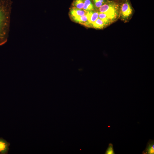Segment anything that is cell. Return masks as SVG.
Masks as SVG:
<instances>
[{
  "mask_svg": "<svg viewBox=\"0 0 154 154\" xmlns=\"http://www.w3.org/2000/svg\"><path fill=\"white\" fill-rule=\"evenodd\" d=\"M12 0H0V46L7 41L9 32Z\"/></svg>",
  "mask_w": 154,
  "mask_h": 154,
  "instance_id": "cell-1",
  "label": "cell"
},
{
  "mask_svg": "<svg viewBox=\"0 0 154 154\" xmlns=\"http://www.w3.org/2000/svg\"><path fill=\"white\" fill-rule=\"evenodd\" d=\"M98 11L106 14L113 22L116 21L119 16L118 0H108Z\"/></svg>",
  "mask_w": 154,
  "mask_h": 154,
  "instance_id": "cell-2",
  "label": "cell"
},
{
  "mask_svg": "<svg viewBox=\"0 0 154 154\" xmlns=\"http://www.w3.org/2000/svg\"><path fill=\"white\" fill-rule=\"evenodd\" d=\"M119 5V16L121 20L128 22L132 17L133 10L130 0H118Z\"/></svg>",
  "mask_w": 154,
  "mask_h": 154,
  "instance_id": "cell-3",
  "label": "cell"
},
{
  "mask_svg": "<svg viewBox=\"0 0 154 154\" xmlns=\"http://www.w3.org/2000/svg\"><path fill=\"white\" fill-rule=\"evenodd\" d=\"M73 21L81 24L85 27L90 28V24L88 22L86 14L85 15L70 18Z\"/></svg>",
  "mask_w": 154,
  "mask_h": 154,
  "instance_id": "cell-4",
  "label": "cell"
},
{
  "mask_svg": "<svg viewBox=\"0 0 154 154\" xmlns=\"http://www.w3.org/2000/svg\"><path fill=\"white\" fill-rule=\"evenodd\" d=\"M86 12L83 9L71 7L70 8L69 14L70 17L71 18L85 15L86 14Z\"/></svg>",
  "mask_w": 154,
  "mask_h": 154,
  "instance_id": "cell-5",
  "label": "cell"
},
{
  "mask_svg": "<svg viewBox=\"0 0 154 154\" xmlns=\"http://www.w3.org/2000/svg\"><path fill=\"white\" fill-rule=\"evenodd\" d=\"M86 15L91 28L92 24L98 18L99 12L96 10L88 11L86 12Z\"/></svg>",
  "mask_w": 154,
  "mask_h": 154,
  "instance_id": "cell-6",
  "label": "cell"
},
{
  "mask_svg": "<svg viewBox=\"0 0 154 154\" xmlns=\"http://www.w3.org/2000/svg\"><path fill=\"white\" fill-rule=\"evenodd\" d=\"M9 143L2 137L0 138V154H7L8 153Z\"/></svg>",
  "mask_w": 154,
  "mask_h": 154,
  "instance_id": "cell-7",
  "label": "cell"
},
{
  "mask_svg": "<svg viewBox=\"0 0 154 154\" xmlns=\"http://www.w3.org/2000/svg\"><path fill=\"white\" fill-rule=\"evenodd\" d=\"M143 154H154V141L150 139L148 142L145 149L142 152Z\"/></svg>",
  "mask_w": 154,
  "mask_h": 154,
  "instance_id": "cell-8",
  "label": "cell"
},
{
  "mask_svg": "<svg viewBox=\"0 0 154 154\" xmlns=\"http://www.w3.org/2000/svg\"><path fill=\"white\" fill-rule=\"evenodd\" d=\"M83 9L86 12L96 10L92 0H84Z\"/></svg>",
  "mask_w": 154,
  "mask_h": 154,
  "instance_id": "cell-9",
  "label": "cell"
},
{
  "mask_svg": "<svg viewBox=\"0 0 154 154\" xmlns=\"http://www.w3.org/2000/svg\"><path fill=\"white\" fill-rule=\"evenodd\" d=\"M107 26V25L101 19L98 18L92 24L91 28L97 29H102Z\"/></svg>",
  "mask_w": 154,
  "mask_h": 154,
  "instance_id": "cell-10",
  "label": "cell"
},
{
  "mask_svg": "<svg viewBox=\"0 0 154 154\" xmlns=\"http://www.w3.org/2000/svg\"><path fill=\"white\" fill-rule=\"evenodd\" d=\"M98 18L101 19L107 26L113 22L106 14L103 13L99 12Z\"/></svg>",
  "mask_w": 154,
  "mask_h": 154,
  "instance_id": "cell-11",
  "label": "cell"
},
{
  "mask_svg": "<svg viewBox=\"0 0 154 154\" xmlns=\"http://www.w3.org/2000/svg\"><path fill=\"white\" fill-rule=\"evenodd\" d=\"M84 5V0H73L71 7L83 9Z\"/></svg>",
  "mask_w": 154,
  "mask_h": 154,
  "instance_id": "cell-12",
  "label": "cell"
},
{
  "mask_svg": "<svg viewBox=\"0 0 154 154\" xmlns=\"http://www.w3.org/2000/svg\"><path fill=\"white\" fill-rule=\"evenodd\" d=\"M96 10H98L102 6L105 4L108 0H92Z\"/></svg>",
  "mask_w": 154,
  "mask_h": 154,
  "instance_id": "cell-13",
  "label": "cell"
},
{
  "mask_svg": "<svg viewBox=\"0 0 154 154\" xmlns=\"http://www.w3.org/2000/svg\"><path fill=\"white\" fill-rule=\"evenodd\" d=\"M105 154H115L113 145L112 143L109 144L108 146L105 153Z\"/></svg>",
  "mask_w": 154,
  "mask_h": 154,
  "instance_id": "cell-14",
  "label": "cell"
}]
</instances>
